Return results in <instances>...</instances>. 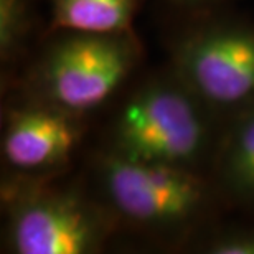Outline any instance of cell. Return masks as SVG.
I'll return each instance as SVG.
<instances>
[{
  "mask_svg": "<svg viewBox=\"0 0 254 254\" xmlns=\"http://www.w3.org/2000/svg\"><path fill=\"white\" fill-rule=\"evenodd\" d=\"M210 111L174 73L149 81L121 108L109 152L195 170L211 145Z\"/></svg>",
  "mask_w": 254,
  "mask_h": 254,
  "instance_id": "cell-1",
  "label": "cell"
},
{
  "mask_svg": "<svg viewBox=\"0 0 254 254\" xmlns=\"http://www.w3.org/2000/svg\"><path fill=\"white\" fill-rule=\"evenodd\" d=\"M140 57L132 30L116 33L68 32L35 68L37 99L76 114L98 108L129 78Z\"/></svg>",
  "mask_w": 254,
  "mask_h": 254,
  "instance_id": "cell-2",
  "label": "cell"
},
{
  "mask_svg": "<svg viewBox=\"0 0 254 254\" xmlns=\"http://www.w3.org/2000/svg\"><path fill=\"white\" fill-rule=\"evenodd\" d=\"M96 170L116 215L152 230L187 225L208 198L205 182L193 169L127 160L108 150L99 155Z\"/></svg>",
  "mask_w": 254,
  "mask_h": 254,
  "instance_id": "cell-3",
  "label": "cell"
},
{
  "mask_svg": "<svg viewBox=\"0 0 254 254\" xmlns=\"http://www.w3.org/2000/svg\"><path fill=\"white\" fill-rule=\"evenodd\" d=\"M8 198L7 245L17 254H91L113 225L103 208L73 190L27 187Z\"/></svg>",
  "mask_w": 254,
  "mask_h": 254,
  "instance_id": "cell-4",
  "label": "cell"
},
{
  "mask_svg": "<svg viewBox=\"0 0 254 254\" xmlns=\"http://www.w3.org/2000/svg\"><path fill=\"white\" fill-rule=\"evenodd\" d=\"M172 73L211 111L254 106V27L218 23L177 42Z\"/></svg>",
  "mask_w": 254,
  "mask_h": 254,
  "instance_id": "cell-5",
  "label": "cell"
},
{
  "mask_svg": "<svg viewBox=\"0 0 254 254\" xmlns=\"http://www.w3.org/2000/svg\"><path fill=\"white\" fill-rule=\"evenodd\" d=\"M81 134V114L37 99L8 114L2 154L7 164L22 174L48 172L69 160Z\"/></svg>",
  "mask_w": 254,
  "mask_h": 254,
  "instance_id": "cell-6",
  "label": "cell"
},
{
  "mask_svg": "<svg viewBox=\"0 0 254 254\" xmlns=\"http://www.w3.org/2000/svg\"><path fill=\"white\" fill-rule=\"evenodd\" d=\"M236 116L218 155V180L233 200L254 205V106Z\"/></svg>",
  "mask_w": 254,
  "mask_h": 254,
  "instance_id": "cell-7",
  "label": "cell"
},
{
  "mask_svg": "<svg viewBox=\"0 0 254 254\" xmlns=\"http://www.w3.org/2000/svg\"><path fill=\"white\" fill-rule=\"evenodd\" d=\"M135 8L137 0H52L53 23L64 32H127Z\"/></svg>",
  "mask_w": 254,
  "mask_h": 254,
  "instance_id": "cell-8",
  "label": "cell"
},
{
  "mask_svg": "<svg viewBox=\"0 0 254 254\" xmlns=\"http://www.w3.org/2000/svg\"><path fill=\"white\" fill-rule=\"evenodd\" d=\"M28 27V0H0V58L3 64L22 50Z\"/></svg>",
  "mask_w": 254,
  "mask_h": 254,
  "instance_id": "cell-9",
  "label": "cell"
},
{
  "mask_svg": "<svg viewBox=\"0 0 254 254\" xmlns=\"http://www.w3.org/2000/svg\"><path fill=\"white\" fill-rule=\"evenodd\" d=\"M210 254H254V230L231 231L208 243Z\"/></svg>",
  "mask_w": 254,
  "mask_h": 254,
  "instance_id": "cell-10",
  "label": "cell"
},
{
  "mask_svg": "<svg viewBox=\"0 0 254 254\" xmlns=\"http://www.w3.org/2000/svg\"><path fill=\"white\" fill-rule=\"evenodd\" d=\"M177 3H182V5H208V3H215V2H220V0H174Z\"/></svg>",
  "mask_w": 254,
  "mask_h": 254,
  "instance_id": "cell-11",
  "label": "cell"
}]
</instances>
